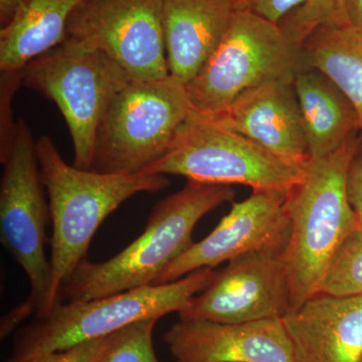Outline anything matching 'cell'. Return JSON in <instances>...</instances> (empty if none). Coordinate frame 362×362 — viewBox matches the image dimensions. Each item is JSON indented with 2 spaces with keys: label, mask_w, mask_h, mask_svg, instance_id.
I'll return each instance as SVG.
<instances>
[{
  "label": "cell",
  "mask_w": 362,
  "mask_h": 362,
  "mask_svg": "<svg viewBox=\"0 0 362 362\" xmlns=\"http://www.w3.org/2000/svg\"><path fill=\"white\" fill-rule=\"evenodd\" d=\"M361 151L356 134L321 158H310L303 180L286 201L291 233L283 252L291 311L321 292L324 278L349 233L356 228L349 197V175Z\"/></svg>",
  "instance_id": "1"
},
{
  "label": "cell",
  "mask_w": 362,
  "mask_h": 362,
  "mask_svg": "<svg viewBox=\"0 0 362 362\" xmlns=\"http://www.w3.org/2000/svg\"><path fill=\"white\" fill-rule=\"evenodd\" d=\"M235 197L232 185L188 180L154 206L144 232L122 252L103 263L83 259L62 285L59 301H89L154 285L194 244L197 223Z\"/></svg>",
  "instance_id": "2"
},
{
  "label": "cell",
  "mask_w": 362,
  "mask_h": 362,
  "mask_svg": "<svg viewBox=\"0 0 362 362\" xmlns=\"http://www.w3.org/2000/svg\"><path fill=\"white\" fill-rule=\"evenodd\" d=\"M37 152L52 223L47 314L59 302L66 279L87 258L90 240L105 218L135 194L168 187L169 180L161 175L100 173L69 165L49 136L39 138Z\"/></svg>",
  "instance_id": "3"
},
{
  "label": "cell",
  "mask_w": 362,
  "mask_h": 362,
  "mask_svg": "<svg viewBox=\"0 0 362 362\" xmlns=\"http://www.w3.org/2000/svg\"><path fill=\"white\" fill-rule=\"evenodd\" d=\"M4 165L0 183V239L25 271L30 291L26 300L1 319L4 339L32 314L47 311L52 286L51 262L45 255L47 228L51 218L40 175L37 141L20 119L7 148L0 151Z\"/></svg>",
  "instance_id": "4"
},
{
  "label": "cell",
  "mask_w": 362,
  "mask_h": 362,
  "mask_svg": "<svg viewBox=\"0 0 362 362\" xmlns=\"http://www.w3.org/2000/svg\"><path fill=\"white\" fill-rule=\"evenodd\" d=\"M214 269H199L175 282L150 285L89 301L57 302L16 335L4 362H28L80 343L108 337L130 324L180 312L216 277Z\"/></svg>",
  "instance_id": "5"
},
{
  "label": "cell",
  "mask_w": 362,
  "mask_h": 362,
  "mask_svg": "<svg viewBox=\"0 0 362 362\" xmlns=\"http://www.w3.org/2000/svg\"><path fill=\"white\" fill-rule=\"evenodd\" d=\"M190 114L187 85L173 76L130 80L112 98L98 126L90 170L144 173L168 151Z\"/></svg>",
  "instance_id": "6"
},
{
  "label": "cell",
  "mask_w": 362,
  "mask_h": 362,
  "mask_svg": "<svg viewBox=\"0 0 362 362\" xmlns=\"http://www.w3.org/2000/svg\"><path fill=\"white\" fill-rule=\"evenodd\" d=\"M302 49L279 25L237 9L225 37L187 85L190 116L211 120L243 93L273 80H294L304 68Z\"/></svg>",
  "instance_id": "7"
},
{
  "label": "cell",
  "mask_w": 362,
  "mask_h": 362,
  "mask_svg": "<svg viewBox=\"0 0 362 362\" xmlns=\"http://www.w3.org/2000/svg\"><path fill=\"white\" fill-rule=\"evenodd\" d=\"M306 162L276 156L245 136L190 116L168 151L143 173L289 194L303 180Z\"/></svg>",
  "instance_id": "8"
},
{
  "label": "cell",
  "mask_w": 362,
  "mask_h": 362,
  "mask_svg": "<svg viewBox=\"0 0 362 362\" xmlns=\"http://www.w3.org/2000/svg\"><path fill=\"white\" fill-rule=\"evenodd\" d=\"M23 85L54 102L73 140L74 166L92 168L95 137L107 107L130 80L104 52L62 42L21 71Z\"/></svg>",
  "instance_id": "9"
},
{
  "label": "cell",
  "mask_w": 362,
  "mask_h": 362,
  "mask_svg": "<svg viewBox=\"0 0 362 362\" xmlns=\"http://www.w3.org/2000/svg\"><path fill=\"white\" fill-rule=\"evenodd\" d=\"M63 42L104 52L132 80L169 76L162 0H84L71 13Z\"/></svg>",
  "instance_id": "10"
},
{
  "label": "cell",
  "mask_w": 362,
  "mask_h": 362,
  "mask_svg": "<svg viewBox=\"0 0 362 362\" xmlns=\"http://www.w3.org/2000/svg\"><path fill=\"white\" fill-rule=\"evenodd\" d=\"M290 310L291 292L283 252L263 250L228 262L178 315L185 320L244 323L284 318Z\"/></svg>",
  "instance_id": "11"
},
{
  "label": "cell",
  "mask_w": 362,
  "mask_h": 362,
  "mask_svg": "<svg viewBox=\"0 0 362 362\" xmlns=\"http://www.w3.org/2000/svg\"><path fill=\"white\" fill-rule=\"evenodd\" d=\"M287 197L280 192L252 190L247 199L233 202L230 213L213 232L188 247L162 272L154 285L175 282L199 269H214L250 252H284L291 233Z\"/></svg>",
  "instance_id": "12"
},
{
  "label": "cell",
  "mask_w": 362,
  "mask_h": 362,
  "mask_svg": "<svg viewBox=\"0 0 362 362\" xmlns=\"http://www.w3.org/2000/svg\"><path fill=\"white\" fill-rule=\"evenodd\" d=\"M163 340L175 362H299L283 318L244 323L180 319Z\"/></svg>",
  "instance_id": "13"
},
{
  "label": "cell",
  "mask_w": 362,
  "mask_h": 362,
  "mask_svg": "<svg viewBox=\"0 0 362 362\" xmlns=\"http://www.w3.org/2000/svg\"><path fill=\"white\" fill-rule=\"evenodd\" d=\"M206 121L245 136L276 156L310 159L294 80L268 81L251 88L221 115Z\"/></svg>",
  "instance_id": "14"
},
{
  "label": "cell",
  "mask_w": 362,
  "mask_h": 362,
  "mask_svg": "<svg viewBox=\"0 0 362 362\" xmlns=\"http://www.w3.org/2000/svg\"><path fill=\"white\" fill-rule=\"evenodd\" d=\"M299 362H359L362 295L318 293L283 318Z\"/></svg>",
  "instance_id": "15"
},
{
  "label": "cell",
  "mask_w": 362,
  "mask_h": 362,
  "mask_svg": "<svg viewBox=\"0 0 362 362\" xmlns=\"http://www.w3.org/2000/svg\"><path fill=\"white\" fill-rule=\"evenodd\" d=\"M237 0H162L169 75L187 85L225 37Z\"/></svg>",
  "instance_id": "16"
},
{
  "label": "cell",
  "mask_w": 362,
  "mask_h": 362,
  "mask_svg": "<svg viewBox=\"0 0 362 362\" xmlns=\"http://www.w3.org/2000/svg\"><path fill=\"white\" fill-rule=\"evenodd\" d=\"M310 158L332 153L359 130L349 100L322 71L304 66L294 78Z\"/></svg>",
  "instance_id": "17"
},
{
  "label": "cell",
  "mask_w": 362,
  "mask_h": 362,
  "mask_svg": "<svg viewBox=\"0 0 362 362\" xmlns=\"http://www.w3.org/2000/svg\"><path fill=\"white\" fill-rule=\"evenodd\" d=\"M84 0H23L14 20L0 30V70H23L65 40L71 13Z\"/></svg>",
  "instance_id": "18"
},
{
  "label": "cell",
  "mask_w": 362,
  "mask_h": 362,
  "mask_svg": "<svg viewBox=\"0 0 362 362\" xmlns=\"http://www.w3.org/2000/svg\"><path fill=\"white\" fill-rule=\"evenodd\" d=\"M305 66L325 74L349 100L362 131V32L350 25L324 26L302 45Z\"/></svg>",
  "instance_id": "19"
},
{
  "label": "cell",
  "mask_w": 362,
  "mask_h": 362,
  "mask_svg": "<svg viewBox=\"0 0 362 362\" xmlns=\"http://www.w3.org/2000/svg\"><path fill=\"white\" fill-rule=\"evenodd\" d=\"M333 296L362 295V226L356 228L339 247L324 278L321 292Z\"/></svg>",
  "instance_id": "20"
},
{
  "label": "cell",
  "mask_w": 362,
  "mask_h": 362,
  "mask_svg": "<svg viewBox=\"0 0 362 362\" xmlns=\"http://www.w3.org/2000/svg\"><path fill=\"white\" fill-rule=\"evenodd\" d=\"M346 25H349L346 0H306L280 26L288 39L302 49L304 42L319 28Z\"/></svg>",
  "instance_id": "21"
},
{
  "label": "cell",
  "mask_w": 362,
  "mask_h": 362,
  "mask_svg": "<svg viewBox=\"0 0 362 362\" xmlns=\"http://www.w3.org/2000/svg\"><path fill=\"white\" fill-rule=\"evenodd\" d=\"M157 321H137L117 331L99 362H160L153 347V329Z\"/></svg>",
  "instance_id": "22"
},
{
  "label": "cell",
  "mask_w": 362,
  "mask_h": 362,
  "mask_svg": "<svg viewBox=\"0 0 362 362\" xmlns=\"http://www.w3.org/2000/svg\"><path fill=\"white\" fill-rule=\"evenodd\" d=\"M115 333L75 345L68 349L45 354L28 362H99L110 346Z\"/></svg>",
  "instance_id": "23"
},
{
  "label": "cell",
  "mask_w": 362,
  "mask_h": 362,
  "mask_svg": "<svg viewBox=\"0 0 362 362\" xmlns=\"http://www.w3.org/2000/svg\"><path fill=\"white\" fill-rule=\"evenodd\" d=\"M305 2L306 0H237L238 8L246 9L279 25Z\"/></svg>",
  "instance_id": "24"
},
{
  "label": "cell",
  "mask_w": 362,
  "mask_h": 362,
  "mask_svg": "<svg viewBox=\"0 0 362 362\" xmlns=\"http://www.w3.org/2000/svg\"><path fill=\"white\" fill-rule=\"evenodd\" d=\"M349 202L356 214L357 223L362 226V156H357L349 175Z\"/></svg>",
  "instance_id": "25"
},
{
  "label": "cell",
  "mask_w": 362,
  "mask_h": 362,
  "mask_svg": "<svg viewBox=\"0 0 362 362\" xmlns=\"http://www.w3.org/2000/svg\"><path fill=\"white\" fill-rule=\"evenodd\" d=\"M23 0H0V25L6 28L20 11Z\"/></svg>",
  "instance_id": "26"
},
{
  "label": "cell",
  "mask_w": 362,
  "mask_h": 362,
  "mask_svg": "<svg viewBox=\"0 0 362 362\" xmlns=\"http://www.w3.org/2000/svg\"><path fill=\"white\" fill-rule=\"evenodd\" d=\"M346 14L349 25L362 32V0H346Z\"/></svg>",
  "instance_id": "27"
},
{
  "label": "cell",
  "mask_w": 362,
  "mask_h": 362,
  "mask_svg": "<svg viewBox=\"0 0 362 362\" xmlns=\"http://www.w3.org/2000/svg\"><path fill=\"white\" fill-rule=\"evenodd\" d=\"M359 362H362V358L361 359V361H359Z\"/></svg>",
  "instance_id": "28"
}]
</instances>
